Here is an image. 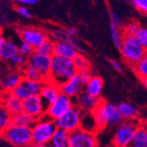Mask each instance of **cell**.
I'll use <instances>...</instances> for the list:
<instances>
[{"label": "cell", "mask_w": 147, "mask_h": 147, "mask_svg": "<svg viewBox=\"0 0 147 147\" xmlns=\"http://www.w3.org/2000/svg\"><path fill=\"white\" fill-rule=\"evenodd\" d=\"M57 129L55 121L49 119L48 116L44 115L38 119L31 128L33 144H42L47 146Z\"/></svg>", "instance_id": "277c9868"}, {"label": "cell", "mask_w": 147, "mask_h": 147, "mask_svg": "<svg viewBox=\"0 0 147 147\" xmlns=\"http://www.w3.org/2000/svg\"><path fill=\"white\" fill-rule=\"evenodd\" d=\"M19 53V46L10 40H5L1 49H0V58L2 61L9 62Z\"/></svg>", "instance_id": "7402d4cb"}, {"label": "cell", "mask_w": 147, "mask_h": 147, "mask_svg": "<svg viewBox=\"0 0 147 147\" xmlns=\"http://www.w3.org/2000/svg\"><path fill=\"white\" fill-rule=\"evenodd\" d=\"M131 1H133V2H135V1H136V0H131Z\"/></svg>", "instance_id": "f907efd6"}, {"label": "cell", "mask_w": 147, "mask_h": 147, "mask_svg": "<svg viewBox=\"0 0 147 147\" xmlns=\"http://www.w3.org/2000/svg\"><path fill=\"white\" fill-rule=\"evenodd\" d=\"M37 120L24 111L11 116V124L16 126H22L26 128H32Z\"/></svg>", "instance_id": "d4e9b609"}, {"label": "cell", "mask_w": 147, "mask_h": 147, "mask_svg": "<svg viewBox=\"0 0 147 147\" xmlns=\"http://www.w3.org/2000/svg\"><path fill=\"white\" fill-rule=\"evenodd\" d=\"M140 120L123 121L115 128L111 139L112 147H129L135 131L140 124Z\"/></svg>", "instance_id": "8992f818"}, {"label": "cell", "mask_w": 147, "mask_h": 147, "mask_svg": "<svg viewBox=\"0 0 147 147\" xmlns=\"http://www.w3.org/2000/svg\"><path fill=\"white\" fill-rule=\"evenodd\" d=\"M32 147H47L42 144H32Z\"/></svg>", "instance_id": "f6af8a7d"}, {"label": "cell", "mask_w": 147, "mask_h": 147, "mask_svg": "<svg viewBox=\"0 0 147 147\" xmlns=\"http://www.w3.org/2000/svg\"><path fill=\"white\" fill-rule=\"evenodd\" d=\"M11 124V115L0 102V138L5 129Z\"/></svg>", "instance_id": "83f0119b"}, {"label": "cell", "mask_w": 147, "mask_h": 147, "mask_svg": "<svg viewBox=\"0 0 147 147\" xmlns=\"http://www.w3.org/2000/svg\"><path fill=\"white\" fill-rule=\"evenodd\" d=\"M1 63H2V60H1V58H0V66H1Z\"/></svg>", "instance_id": "c3c4849f"}, {"label": "cell", "mask_w": 147, "mask_h": 147, "mask_svg": "<svg viewBox=\"0 0 147 147\" xmlns=\"http://www.w3.org/2000/svg\"><path fill=\"white\" fill-rule=\"evenodd\" d=\"M97 126V132L106 128H116L123 122L117 105L101 100L98 108L92 112Z\"/></svg>", "instance_id": "6da1fadb"}, {"label": "cell", "mask_w": 147, "mask_h": 147, "mask_svg": "<svg viewBox=\"0 0 147 147\" xmlns=\"http://www.w3.org/2000/svg\"><path fill=\"white\" fill-rule=\"evenodd\" d=\"M10 64L14 67L16 69H22L24 66L28 63V58L25 57L24 56L20 55V53L18 55H16L15 57H13L10 61H9Z\"/></svg>", "instance_id": "d6a6232c"}, {"label": "cell", "mask_w": 147, "mask_h": 147, "mask_svg": "<svg viewBox=\"0 0 147 147\" xmlns=\"http://www.w3.org/2000/svg\"><path fill=\"white\" fill-rule=\"evenodd\" d=\"M78 53V50L70 43L55 42L54 55L53 56L68 60H72L77 56Z\"/></svg>", "instance_id": "ac0fdd59"}, {"label": "cell", "mask_w": 147, "mask_h": 147, "mask_svg": "<svg viewBox=\"0 0 147 147\" xmlns=\"http://www.w3.org/2000/svg\"><path fill=\"white\" fill-rule=\"evenodd\" d=\"M51 60L52 57L44 56L35 52L28 58V63L33 67L41 75L42 81L49 79L50 70H51Z\"/></svg>", "instance_id": "7c38bea8"}, {"label": "cell", "mask_w": 147, "mask_h": 147, "mask_svg": "<svg viewBox=\"0 0 147 147\" xmlns=\"http://www.w3.org/2000/svg\"><path fill=\"white\" fill-rule=\"evenodd\" d=\"M73 100H74V106H76L83 113H92L98 108V106L101 102L102 99L93 97L88 94L86 92L83 91Z\"/></svg>", "instance_id": "5bb4252c"}, {"label": "cell", "mask_w": 147, "mask_h": 147, "mask_svg": "<svg viewBox=\"0 0 147 147\" xmlns=\"http://www.w3.org/2000/svg\"><path fill=\"white\" fill-rule=\"evenodd\" d=\"M138 43L147 51V28H141L136 35Z\"/></svg>", "instance_id": "e575fe53"}, {"label": "cell", "mask_w": 147, "mask_h": 147, "mask_svg": "<svg viewBox=\"0 0 147 147\" xmlns=\"http://www.w3.org/2000/svg\"><path fill=\"white\" fill-rule=\"evenodd\" d=\"M1 138L15 147L32 146L31 128L11 124L1 136Z\"/></svg>", "instance_id": "5b68a950"}, {"label": "cell", "mask_w": 147, "mask_h": 147, "mask_svg": "<svg viewBox=\"0 0 147 147\" xmlns=\"http://www.w3.org/2000/svg\"><path fill=\"white\" fill-rule=\"evenodd\" d=\"M60 93L61 92H60L59 86L49 79L42 81V85L39 93V96L41 97L45 106L48 107L58 97Z\"/></svg>", "instance_id": "9a60e30c"}, {"label": "cell", "mask_w": 147, "mask_h": 147, "mask_svg": "<svg viewBox=\"0 0 147 147\" xmlns=\"http://www.w3.org/2000/svg\"><path fill=\"white\" fill-rule=\"evenodd\" d=\"M21 79H22V76L20 72L19 73L14 71V72L7 73L5 76H4L0 79V87L3 90L6 91V92H11L18 86Z\"/></svg>", "instance_id": "44dd1931"}, {"label": "cell", "mask_w": 147, "mask_h": 147, "mask_svg": "<svg viewBox=\"0 0 147 147\" xmlns=\"http://www.w3.org/2000/svg\"><path fill=\"white\" fill-rule=\"evenodd\" d=\"M83 112L78 109L76 106L63 115L55 121L57 129L68 132L69 134L81 128Z\"/></svg>", "instance_id": "52a82bcc"}, {"label": "cell", "mask_w": 147, "mask_h": 147, "mask_svg": "<svg viewBox=\"0 0 147 147\" xmlns=\"http://www.w3.org/2000/svg\"><path fill=\"white\" fill-rule=\"evenodd\" d=\"M20 74L23 78L32 80V81L42 82V78L39 72L29 63H26L24 67L20 70Z\"/></svg>", "instance_id": "4316f807"}, {"label": "cell", "mask_w": 147, "mask_h": 147, "mask_svg": "<svg viewBox=\"0 0 147 147\" xmlns=\"http://www.w3.org/2000/svg\"><path fill=\"white\" fill-rule=\"evenodd\" d=\"M145 58L147 59V53H146V55H145Z\"/></svg>", "instance_id": "681fc988"}, {"label": "cell", "mask_w": 147, "mask_h": 147, "mask_svg": "<svg viewBox=\"0 0 147 147\" xmlns=\"http://www.w3.org/2000/svg\"><path fill=\"white\" fill-rule=\"evenodd\" d=\"M110 34L111 39L114 45L120 49L123 43V28L117 26L113 21H110Z\"/></svg>", "instance_id": "484cf974"}, {"label": "cell", "mask_w": 147, "mask_h": 147, "mask_svg": "<svg viewBox=\"0 0 147 147\" xmlns=\"http://www.w3.org/2000/svg\"><path fill=\"white\" fill-rule=\"evenodd\" d=\"M99 145L96 133L78 129L69 135V147H97Z\"/></svg>", "instance_id": "30bf717a"}, {"label": "cell", "mask_w": 147, "mask_h": 147, "mask_svg": "<svg viewBox=\"0 0 147 147\" xmlns=\"http://www.w3.org/2000/svg\"><path fill=\"white\" fill-rule=\"evenodd\" d=\"M74 106V100L63 93H60L58 97L46 108L45 115L49 119L56 121Z\"/></svg>", "instance_id": "9c48e42d"}, {"label": "cell", "mask_w": 147, "mask_h": 147, "mask_svg": "<svg viewBox=\"0 0 147 147\" xmlns=\"http://www.w3.org/2000/svg\"><path fill=\"white\" fill-rule=\"evenodd\" d=\"M119 113L123 121H136L139 120V112L136 106L129 102H120L117 105Z\"/></svg>", "instance_id": "d6986e66"}, {"label": "cell", "mask_w": 147, "mask_h": 147, "mask_svg": "<svg viewBox=\"0 0 147 147\" xmlns=\"http://www.w3.org/2000/svg\"><path fill=\"white\" fill-rule=\"evenodd\" d=\"M119 50L123 60L130 68H133L138 63L147 53V51L138 43L136 36L132 35H123V43Z\"/></svg>", "instance_id": "3957f363"}, {"label": "cell", "mask_w": 147, "mask_h": 147, "mask_svg": "<svg viewBox=\"0 0 147 147\" xmlns=\"http://www.w3.org/2000/svg\"><path fill=\"white\" fill-rule=\"evenodd\" d=\"M103 86V79L99 75H92L91 79L89 80V82L85 86L84 91L93 97L100 98Z\"/></svg>", "instance_id": "ffe728a7"}, {"label": "cell", "mask_w": 147, "mask_h": 147, "mask_svg": "<svg viewBox=\"0 0 147 147\" xmlns=\"http://www.w3.org/2000/svg\"><path fill=\"white\" fill-rule=\"evenodd\" d=\"M142 28L139 22L138 21H131L128 23L124 28H123V35H132L136 36L140 28Z\"/></svg>", "instance_id": "1f68e13d"}, {"label": "cell", "mask_w": 147, "mask_h": 147, "mask_svg": "<svg viewBox=\"0 0 147 147\" xmlns=\"http://www.w3.org/2000/svg\"><path fill=\"white\" fill-rule=\"evenodd\" d=\"M1 103L11 116L23 111V101L13 95L11 92H6L4 95Z\"/></svg>", "instance_id": "e0dca14e"}, {"label": "cell", "mask_w": 147, "mask_h": 147, "mask_svg": "<svg viewBox=\"0 0 147 147\" xmlns=\"http://www.w3.org/2000/svg\"><path fill=\"white\" fill-rule=\"evenodd\" d=\"M72 62L78 72L86 70H91V63L89 60L82 53H78L77 56L72 59Z\"/></svg>", "instance_id": "f1b7e54d"}, {"label": "cell", "mask_w": 147, "mask_h": 147, "mask_svg": "<svg viewBox=\"0 0 147 147\" xmlns=\"http://www.w3.org/2000/svg\"><path fill=\"white\" fill-rule=\"evenodd\" d=\"M5 42V38H4V34H3V30L0 28V49H1L3 43Z\"/></svg>", "instance_id": "b9f144b4"}, {"label": "cell", "mask_w": 147, "mask_h": 147, "mask_svg": "<svg viewBox=\"0 0 147 147\" xmlns=\"http://www.w3.org/2000/svg\"><path fill=\"white\" fill-rule=\"evenodd\" d=\"M141 82H142L143 86H144V88L147 90V77L144 78H143V79H141Z\"/></svg>", "instance_id": "ee69618b"}, {"label": "cell", "mask_w": 147, "mask_h": 147, "mask_svg": "<svg viewBox=\"0 0 147 147\" xmlns=\"http://www.w3.org/2000/svg\"><path fill=\"white\" fill-rule=\"evenodd\" d=\"M66 32L68 33V34L70 36H71L73 38H75V37H77L78 35V32L75 28H69L66 29Z\"/></svg>", "instance_id": "60d3db41"}, {"label": "cell", "mask_w": 147, "mask_h": 147, "mask_svg": "<svg viewBox=\"0 0 147 147\" xmlns=\"http://www.w3.org/2000/svg\"><path fill=\"white\" fill-rule=\"evenodd\" d=\"M19 35L22 40V42L28 43L32 46L34 49L41 46L45 41L49 39V33L43 29L26 26L18 30Z\"/></svg>", "instance_id": "ba28073f"}, {"label": "cell", "mask_w": 147, "mask_h": 147, "mask_svg": "<svg viewBox=\"0 0 147 147\" xmlns=\"http://www.w3.org/2000/svg\"><path fill=\"white\" fill-rule=\"evenodd\" d=\"M69 133L57 129L47 147H69Z\"/></svg>", "instance_id": "cb8c5ba5"}, {"label": "cell", "mask_w": 147, "mask_h": 147, "mask_svg": "<svg viewBox=\"0 0 147 147\" xmlns=\"http://www.w3.org/2000/svg\"><path fill=\"white\" fill-rule=\"evenodd\" d=\"M16 11L19 15H20L23 18H26V19L31 18V13L29 12L28 8L25 6H18L16 8Z\"/></svg>", "instance_id": "74e56055"}, {"label": "cell", "mask_w": 147, "mask_h": 147, "mask_svg": "<svg viewBox=\"0 0 147 147\" xmlns=\"http://www.w3.org/2000/svg\"><path fill=\"white\" fill-rule=\"evenodd\" d=\"M110 21H113V22L115 23L117 26H121V28H123L121 20H120L119 17H118L116 14H115V13H110Z\"/></svg>", "instance_id": "ab89813d"}, {"label": "cell", "mask_w": 147, "mask_h": 147, "mask_svg": "<svg viewBox=\"0 0 147 147\" xmlns=\"http://www.w3.org/2000/svg\"><path fill=\"white\" fill-rule=\"evenodd\" d=\"M38 2V0H23L22 4L25 5H35Z\"/></svg>", "instance_id": "7bdbcfd3"}, {"label": "cell", "mask_w": 147, "mask_h": 147, "mask_svg": "<svg viewBox=\"0 0 147 147\" xmlns=\"http://www.w3.org/2000/svg\"><path fill=\"white\" fill-rule=\"evenodd\" d=\"M78 75L79 77L80 81H81V83L85 86L89 82V80L91 79V78L93 74L92 73L91 70H86V71H82L78 72Z\"/></svg>", "instance_id": "d590c367"}, {"label": "cell", "mask_w": 147, "mask_h": 147, "mask_svg": "<svg viewBox=\"0 0 147 147\" xmlns=\"http://www.w3.org/2000/svg\"><path fill=\"white\" fill-rule=\"evenodd\" d=\"M77 74L78 71L75 68L72 60L64 59L55 56L52 57L49 76V80L52 82L60 86Z\"/></svg>", "instance_id": "7a4b0ae2"}, {"label": "cell", "mask_w": 147, "mask_h": 147, "mask_svg": "<svg viewBox=\"0 0 147 147\" xmlns=\"http://www.w3.org/2000/svg\"><path fill=\"white\" fill-rule=\"evenodd\" d=\"M45 104L39 95H35L23 100V111L28 115L38 120L45 115L46 113Z\"/></svg>", "instance_id": "4fadbf2b"}, {"label": "cell", "mask_w": 147, "mask_h": 147, "mask_svg": "<svg viewBox=\"0 0 147 147\" xmlns=\"http://www.w3.org/2000/svg\"><path fill=\"white\" fill-rule=\"evenodd\" d=\"M145 147H147V145H146V146H145Z\"/></svg>", "instance_id": "816d5d0a"}, {"label": "cell", "mask_w": 147, "mask_h": 147, "mask_svg": "<svg viewBox=\"0 0 147 147\" xmlns=\"http://www.w3.org/2000/svg\"><path fill=\"white\" fill-rule=\"evenodd\" d=\"M97 147H109V146H107V145H104V144H99ZM112 147V146H111Z\"/></svg>", "instance_id": "bcb514c9"}, {"label": "cell", "mask_w": 147, "mask_h": 147, "mask_svg": "<svg viewBox=\"0 0 147 147\" xmlns=\"http://www.w3.org/2000/svg\"><path fill=\"white\" fill-rule=\"evenodd\" d=\"M147 145V125L142 122L138 126L129 147H145Z\"/></svg>", "instance_id": "603a6c76"}, {"label": "cell", "mask_w": 147, "mask_h": 147, "mask_svg": "<svg viewBox=\"0 0 147 147\" xmlns=\"http://www.w3.org/2000/svg\"><path fill=\"white\" fill-rule=\"evenodd\" d=\"M54 46H55V42L49 38L41 46H39L37 49H35V52L44 56L53 57V55H54Z\"/></svg>", "instance_id": "f546056e"}, {"label": "cell", "mask_w": 147, "mask_h": 147, "mask_svg": "<svg viewBox=\"0 0 147 147\" xmlns=\"http://www.w3.org/2000/svg\"><path fill=\"white\" fill-rule=\"evenodd\" d=\"M42 82L32 81V80H28L22 78L18 86L11 92L23 101L30 97L39 95L40 91H41L42 88Z\"/></svg>", "instance_id": "8fae6325"}, {"label": "cell", "mask_w": 147, "mask_h": 147, "mask_svg": "<svg viewBox=\"0 0 147 147\" xmlns=\"http://www.w3.org/2000/svg\"><path fill=\"white\" fill-rule=\"evenodd\" d=\"M16 2H20V3H22L23 2V0H15Z\"/></svg>", "instance_id": "7dc6e473"}, {"label": "cell", "mask_w": 147, "mask_h": 147, "mask_svg": "<svg viewBox=\"0 0 147 147\" xmlns=\"http://www.w3.org/2000/svg\"><path fill=\"white\" fill-rule=\"evenodd\" d=\"M59 87H60L61 93L74 100L84 91L85 86L81 83V81H80L79 77L77 74L73 78L69 79L68 81L62 84Z\"/></svg>", "instance_id": "2e32d148"}, {"label": "cell", "mask_w": 147, "mask_h": 147, "mask_svg": "<svg viewBox=\"0 0 147 147\" xmlns=\"http://www.w3.org/2000/svg\"><path fill=\"white\" fill-rule=\"evenodd\" d=\"M35 49L30 46L29 44L28 43H25V42H21V44L19 46V52L20 54L24 56L25 57L28 58L29 57H31L34 53Z\"/></svg>", "instance_id": "836d02e7"}, {"label": "cell", "mask_w": 147, "mask_h": 147, "mask_svg": "<svg viewBox=\"0 0 147 147\" xmlns=\"http://www.w3.org/2000/svg\"><path fill=\"white\" fill-rule=\"evenodd\" d=\"M137 77L141 80L147 77V59L145 57L132 68Z\"/></svg>", "instance_id": "4dcf8cb0"}, {"label": "cell", "mask_w": 147, "mask_h": 147, "mask_svg": "<svg viewBox=\"0 0 147 147\" xmlns=\"http://www.w3.org/2000/svg\"><path fill=\"white\" fill-rule=\"evenodd\" d=\"M109 63H110V65L112 66V68L115 71H117V72H122L123 71V67L122 63H119L118 61H116V60H110Z\"/></svg>", "instance_id": "f35d334b"}, {"label": "cell", "mask_w": 147, "mask_h": 147, "mask_svg": "<svg viewBox=\"0 0 147 147\" xmlns=\"http://www.w3.org/2000/svg\"><path fill=\"white\" fill-rule=\"evenodd\" d=\"M134 3L135 7L143 14L147 15V0H136Z\"/></svg>", "instance_id": "8d00e7d4"}]
</instances>
